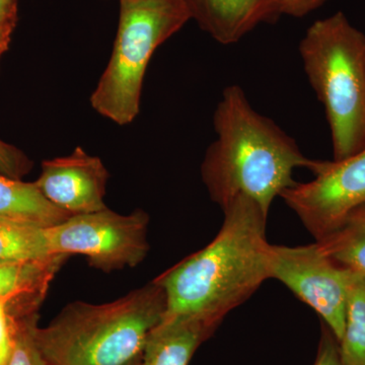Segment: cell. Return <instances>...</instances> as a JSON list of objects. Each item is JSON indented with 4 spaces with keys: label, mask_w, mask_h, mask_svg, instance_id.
Masks as SVG:
<instances>
[{
    "label": "cell",
    "mask_w": 365,
    "mask_h": 365,
    "mask_svg": "<svg viewBox=\"0 0 365 365\" xmlns=\"http://www.w3.org/2000/svg\"><path fill=\"white\" fill-rule=\"evenodd\" d=\"M222 210L213 241L155 278L167 302L163 319L197 318L218 327L270 279L268 215L244 196Z\"/></svg>",
    "instance_id": "obj_1"
},
{
    "label": "cell",
    "mask_w": 365,
    "mask_h": 365,
    "mask_svg": "<svg viewBox=\"0 0 365 365\" xmlns=\"http://www.w3.org/2000/svg\"><path fill=\"white\" fill-rule=\"evenodd\" d=\"M215 140L201 165V177L213 202L222 209L240 196L269 215L274 199L297 184V168L313 170L317 160L272 120L250 104L239 86H227L216 106Z\"/></svg>",
    "instance_id": "obj_2"
},
{
    "label": "cell",
    "mask_w": 365,
    "mask_h": 365,
    "mask_svg": "<svg viewBox=\"0 0 365 365\" xmlns=\"http://www.w3.org/2000/svg\"><path fill=\"white\" fill-rule=\"evenodd\" d=\"M167 302L155 280L106 304L74 302L34 337L48 365H129L143 355Z\"/></svg>",
    "instance_id": "obj_3"
},
{
    "label": "cell",
    "mask_w": 365,
    "mask_h": 365,
    "mask_svg": "<svg viewBox=\"0 0 365 365\" xmlns=\"http://www.w3.org/2000/svg\"><path fill=\"white\" fill-rule=\"evenodd\" d=\"M309 83L325 109L334 160L365 148V36L342 11L316 21L299 44Z\"/></svg>",
    "instance_id": "obj_4"
},
{
    "label": "cell",
    "mask_w": 365,
    "mask_h": 365,
    "mask_svg": "<svg viewBox=\"0 0 365 365\" xmlns=\"http://www.w3.org/2000/svg\"><path fill=\"white\" fill-rule=\"evenodd\" d=\"M119 4L111 58L91 93V105L122 126L140 111L144 76L153 53L191 16L182 0H119Z\"/></svg>",
    "instance_id": "obj_5"
},
{
    "label": "cell",
    "mask_w": 365,
    "mask_h": 365,
    "mask_svg": "<svg viewBox=\"0 0 365 365\" xmlns=\"http://www.w3.org/2000/svg\"><path fill=\"white\" fill-rule=\"evenodd\" d=\"M150 217L143 210L119 215L109 208L72 215L46 228L54 255H83L91 266L112 272L139 265L150 251Z\"/></svg>",
    "instance_id": "obj_6"
},
{
    "label": "cell",
    "mask_w": 365,
    "mask_h": 365,
    "mask_svg": "<svg viewBox=\"0 0 365 365\" xmlns=\"http://www.w3.org/2000/svg\"><path fill=\"white\" fill-rule=\"evenodd\" d=\"M269 276L287 285L323 319L338 341L345 328L346 302L355 271L331 260L317 242L269 248Z\"/></svg>",
    "instance_id": "obj_7"
},
{
    "label": "cell",
    "mask_w": 365,
    "mask_h": 365,
    "mask_svg": "<svg viewBox=\"0 0 365 365\" xmlns=\"http://www.w3.org/2000/svg\"><path fill=\"white\" fill-rule=\"evenodd\" d=\"M314 178L297 182L281 198L316 241L342 227L365 204V148L342 160H317Z\"/></svg>",
    "instance_id": "obj_8"
},
{
    "label": "cell",
    "mask_w": 365,
    "mask_h": 365,
    "mask_svg": "<svg viewBox=\"0 0 365 365\" xmlns=\"http://www.w3.org/2000/svg\"><path fill=\"white\" fill-rule=\"evenodd\" d=\"M109 173L100 158L76 148L71 155L45 160L34 182L47 200L71 215L107 208L106 188Z\"/></svg>",
    "instance_id": "obj_9"
},
{
    "label": "cell",
    "mask_w": 365,
    "mask_h": 365,
    "mask_svg": "<svg viewBox=\"0 0 365 365\" xmlns=\"http://www.w3.org/2000/svg\"><path fill=\"white\" fill-rule=\"evenodd\" d=\"M191 20L216 42L235 44L276 16L272 0H182Z\"/></svg>",
    "instance_id": "obj_10"
},
{
    "label": "cell",
    "mask_w": 365,
    "mask_h": 365,
    "mask_svg": "<svg viewBox=\"0 0 365 365\" xmlns=\"http://www.w3.org/2000/svg\"><path fill=\"white\" fill-rule=\"evenodd\" d=\"M218 327L197 318L163 319L143 353V365H188L199 346Z\"/></svg>",
    "instance_id": "obj_11"
},
{
    "label": "cell",
    "mask_w": 365,
    "mask_h": 365,
    "mask_svg": "<svg viewBox=\"0 0 365 365\" xmlns=\"http://www.w3.org/2000/svg\"><path fill=\"white\" fill-rule=\"evenodd\" d=\"M66 255H56L44 261L29 263H0V299L14 306L38 309L50 282L64 261Z\"/></svg>",
    "instance_id": "obj_12"
},
{
    "label": "cell",
    "mask_w": 365,
    "mask_h": 365,
    "mask_svg": "<svg viewBox=\"0 0 365 365\" xmlns=\"http://www.w3.org/2000/svg\"><path fill=\"white\" fill-rule=\"evenodd\" d=\"M71 216L47 200L35 182L0 174V218L51 227Z\"/></svg>",
    "instance_id": "obj_13"
},
{
    "label": "cell",
    "mask_w": 365,
    "mask_h": 365,
    "mask_svg": "<svg viewBox=\"0 0 365 365\" xmlns=\"http://www.w3.org/2000/svg\"><path fill=\"white\" fill-rule=\"evenodd\" d=\"M46 228L0 218V263H29L56 256L50 250Z\"/></svg>",
    "instance_id": "obj_14"
},
{
    "label": "cell",
    "mask_w": 365,
    "mask_h": 365,
    "mask_svg": "<svg viewBox=\"0 0 365 365\" xmlns=\"http://www.w3.org/2000/svg\"><path fill=\"white\" fill-rule=\"evenodd\" d=\"M345 365H365V275L355 272L346 302L345 328L339 341Z\"/></svg>",
    "instance_id": "obj_15"
},
{
    "label": "cell",
    "mask_w": 365,
    "mask_h": 365,
    "mask_svg": "<svg viewBox=\"0 0 365 365\" xmlns=\"http://www.w3.org/2000/svg\"><path fill=\"white\" fill-rule=\"evenodd\" d=\"M316 242L341 267L365 275V220L349 218L342 227Z\"/></svg>",
    "instance_id": "obj_16"
},
{
    "label": "cell",
    "mask_w": 365,
    "mask_h": 365,
    "mask_svg": "<svg viewBox=\"0 0 365 365\" xmlns=\"http://www.w3.org/2000/svg\"><path fill=\"white\" fill-rule=\"evenodd\" d=\"M14 344L7 365H48L43 357L33 329L37 323L35 313L14 316Z\"/></svg>",
    "instance_id": "obj_17"
},
{
    "label": "cell",
    "mask_w": 365,
    "mask_h": 365,
    "mask_svg": "<svg viewBox=\"0 0 365 365\" xmlns=\"http://www.w3.org/2000/svg\"><path fill=\"white\" fill-rule=\"evenodd\" d=\"M32 169V162L18 148L0 140V174L21 180Z\"/></svg>",
    "instance_id": "obj_18"
},
{
    "label": "cell",
    "mask_w": 365,
    "mask_h": 365,
    "mask_svg": "<svg viewBox=\"0 0 365 365\" xmlns=\"http://www.w3.org/2000/svg\"><path fill=\"white\" fill-rule=\"evenodd\" d=\"M9 299H0V365L9 364L14 344V318Z\"/></svg>",
    "instance_id": "obj_19"
},
{
    "label": "cell",
    "mask_w": 365,
    "mask_h": 365,
    "mask_svg": "<svg viewBox=\"0 0 365 365\" xmlns=\"http://www.w3.org/2000/svg\"><path fill=\"white\" fill-rule=\"evenodd\" d=\"M314 365H345L340 354L339 341L324 324L318 354Z\"/></svg>",
    "instance_id": "obj_20"
},
{
    "label": "cell",
    "mask_w": 365,
    "mask_h": 365,
    "mask_svg": "<svg viewBox=\"0 0 365 365\" xmlns=\"http://www.w3.org/2000/svg\"><path fill=\"white\" fill-rule=\"evenodd\" d=\"M328 0H272L276 16L285 14L294 18H302L316 11Z\"/></svg>",
    "instance_id": "obj_21"
},
{
    "label": "cell",
    "mask_w": 365,
    "mask_h": 365,
    "mask_svg": "<svg viewBox=\"0 0 365 365\" xmlns=\"http://www.w3.org/2000/svg\"><path fill=\"white\" fill-rule=\"evenodd\" d=\"M18 0H0V24L16 21Z\"/></svg>",
    "instance_id": "obj_22"
},
{
    "label": "cell",
    "mask_w": 365,
    "mask_h": 365,
    "mask_svg": "<svg viewBox=\"0 0 365 365\" xmlns=\"http://www.w3.org/2000/svg\"><path fill=\"white\" fill-rule=\"evenodd\" d=\"M16 21L0 24V57L6 51L11 42V34L14 30Z\"/></svg>",
    "instance_id": "obj_23"
},
{
    "label": "cell",
    "mask_w": 365,
    "mask_h": 365,
    "mask_svg": "<svg viewBox=\"0 0 365 365\" xmlns=\"http://www.w3.org/2000/svg\"><path fill=\"white\" fill-rule=\"evenodd\" d=\"M349 218H357V220H365V204L362 205L361 207L357 209V210H355L354 212L350 215ZM349 218H348V220H349Z\"/></svg>",
    "instance_id": "obj_24"
},
{
    "label": "cell",
    "mask_w": 365,
    "mask_h": 365,
    "mask_svg": "<svg viewBox=\"0 0 365 365\" xmlns=\"http://www.w3.org/2000/svg\"><path fill=\"white\" fill-rule=\"evenodd\" d=\"M129 365H143V355H140V356L137 357L135 360H133V361L131 362Z\"/></svg>",
    "instance_id": "obj_25"
}]
</instances>
